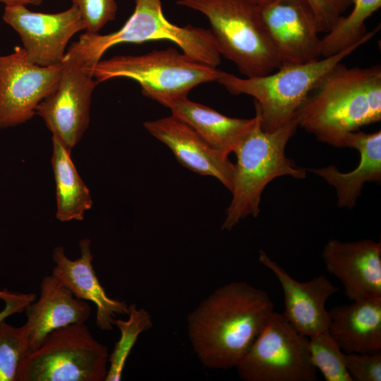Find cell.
Returning <instances> with one entry per match:
<instances>
[{
	"label": "cell",
	"mask_w": 381,
	"mask_h": 381,
	"mask_svg": "<svg viewBox=\"0 0 381 381\" xmlns=\"http://www.w3.org/2000/svg\"><path fill=\"white\" fill-rule=\"evenodd\" d=\"M273 312L263 289L244 282L225 284L188 315L192 348L206 368H236Z\"/></svg>",
	"instance_id": "cell-1"
},
{
	"label": "cell",
	"mask_w": 381,
	"mask_h": 381,
	"mask_svg": "<svg viewBox=\"0 0 381 381\" xmlns=\"http://www.w3.org/2000/svg\"><path fill=\"white\" fill-rule=\"evenodd\" d=\"M298 126L318 140L342 147L350 132L381 120V67H347L328 71L296 113Z\"/></svg>",
	"instance_id": "cell-2"
},
{
	"label": "cell",
	"mask_w": 381,
	"mask_h": 381,
	"mask_svg": "<svg viewBox=\"0 0 381 381\" xmlns=\"http://www.w3.org/2000/svg\"><path fill=\"white\" fill-rule=\"evenodd\" d=\"M255 116V123L234 151L236 163L232 199L222 226L224 230L232 229L248 216H258L262 193L275 178L287 175L301 179L306 176V169L298 167L285 155L286 144L298 126L296 116L270 132L262 128L257 110Z\"/></svg>",
	"instance_id": "cell-3"
},
{
	"label": "cell",
	"mask_w": 381,
	"mask_h": 381,
	"mask_svg": "<svg viewBox=\"0 0 381 381\" xmlns=\"http://www.w3.org/2000/svg\"><path fill=\"white\" fill-rule=\"evenodd\" d=\"M380 25L347 49L313 61L285 65L262 76L240 78L222 71L217 80L231 94L247 95L255 99L262 128L273 131L296 117L308 95L321 78L346 56L368 42Z\"/></svg>",
	"instance_id": "cell-4"
},
{
	"label": "cell",
	"mask_w": 381,
	"mask_h": 381,
	"mask_svg": "<svg viewBox=\"0 0 381 381\" xmlns=\"http://www.w3.org/2000/svg\"><path fill=\"white\" fill-rule=\"evenodd\" d=\"M179 6L202 13L221 56L232 61L247 78L277 70L278 56L254 0H178Z\"/></svg>",
	"instance_id": "cell-5"
},
{
	"label": "cell",
	"mask_w": 381,
	"mask_h": 381,
	"mask_svg": "<svg viewBox=\"0 0 381 381\" xmlns=\"http://www.w3.org/2000/svg\"><path fill=\"white\" fill-rule=\"evenodd\" d=\"M153 40L170 41L183 54L207 65L217 67L221 63L210 30L173 24L165 18L161 0H135L133 13L119 30L107 35L85 32L69 48L95 68L103 54L115 45Z\"/></svg>",
	"instance_id": "cell-6"
},
{
	"label": "cell",
	"mask_w": 381,
	"mask_h": 381,
	"mask_svg": "<svg viewBox=\"0 0 381 381\" xmlns=\"http://www.w3.org/2000/svg\"><path fill=\"white\" fill-rule=\"evenodd\" d=\"M222 71L168 48L100 60L94 68L93 76L97 83L118 78L133 80L141 87L143 95L169 108L187 97L198 85L217 82Z\"/></svg>",
	"instance_id": "cell-7"
},
{
	"label": "cell",
	"mask_w": 381,
	"mask_h": 381,
	"mask_svg": "<svg viewBox=\"0 0 381 381\" xmlns=\"http://www.w3.org/2000/svg\"><path fill=\"white\" fill-rule=\"evenodd\" d=\"M109 350L85 322L49 333L20 365L16 381H105Z\"/></svg>",
	"instance_id": "cell-8"
},
{
	"label": "cell",
	"mask_w": 381,
	"mask_h": 381,
	"mask_svg": "<svg viewBox=\"0 0 381 381\" xmlns=\"http://www.w3.org/2000/svg\"><path fill=\"white\" fill-rule=\"evenodd\" d=\"M245 381H315L308 337L273 312L236 367Z\"/></svg>",
	"instance_id": "cell-9"
},
{
	"label": "cell",
	"mask_w": 381,
	"mask_h": 381,
	"mask_svg": "<svg viewBox=\"0 0 381 381\" xmlns=\"http://www.w3.org/2000/svg\"><path fill=\"white\" fill-rule=\"evenodd\" d=\"M61 64L56 88L38 104L35 114L71 152L88 127L92 95L98 83L94 68L70 48Z\"/></svg>",
	"instance_id": "cell-10"
},
{
	"label": "cell",
	"mask_w": 381,
	"mask_h": 381,
	"mask_svg": "<svg viewBox=\"0 0 381 381\" xmlns=\"http://www.w3.org/2000/svg\"><path fill=\"white\" fill-rule=\"evenodd\" d=\"M62 64L40 66L23 48L0 56V129L26 122L38 104L56 88Z\"/></svg>",
	"instance_id": "cell-11"
},
{
	"label": "cell",
	"mask_w": 381,
	"mask_h": 381,
	"mask_svg": "<svg viewBox=\"0 0 381 381\" xmlns=\"http://www.w3.org/2000/svg\"><path fill=\"white\" fill-rule=\"evenodd\" d=\"M3 20L19 35L28 59L40 66L61 64L71 38L86 30L73 5L55 13L31 11L23 5L6 6Z\"/></svg>",
	"instance_id": "cell-12"
},
{
	"label": "cell",
	"mask_w": 381,
	"mask_h": 381,
	"mask_svg": "<svg viewBox=\"0 0 381 381\" xmlns=\"http://www.w3.org/2000/svg\"><path fill=\"white\" fill-rule=\"evenodd\" d=\"M260 8L279 67L320 59L321 38L303 0H274Z\"/></svg>",
	"instance_id": "cell-13"
},
{
	"label": "cell",
	"mask_w": 381,
	"mask_h": 381,
	"mask_svg": "<svg viewBox=\"0 0 381 381\" xmlns=\"http://www.w3.org/2000/svg\"><path fill=\"white\" fill-rule=\"evenodd\" d=\"M322 257L327 271L340 281L351 301L381 298L380 241L331 239Z\"/></svg>",
	"instance_id": "cell-14"
},
{
	"label": "cell",
	"mask_w": 381,
	"mask_h": 381,
	"mask_svg": "<svg viewBox=\"0 0 381 381\" xmlns=\"http://www.w3.org/2000/svg\"><path fill=\"white\" fill-rule=\"evenodd\" d=\"M259 261L278 279L284 298L283 315L291 325L307 337L328 331L325 303L338 287L323 274L308 282L297 281L262 250Z\"/></svg>",
	"instance_id": "cell-15"
},
{
	"label": "cell",
	"mask_w": 381,
	"mask_h": 381,
	"mask_svg": "<svg viewBox=\"0 0 381 381\" xmlns=\"http://www.w3.org/2000/svg\"><path fill=\"white\" fill-rule=\"evenodd\" d=\"M144 127L165 144L183 167L198 174L214 177L231 190L234 164L228 156L212 148L185 122L171 114L145 121Z\"/></svg>",
	"instance_id": "cell-16"
},
{
	"label": "cell",
	"mask_w": 381,
	"mask_h": 381,
	"mask_svg": "<svg viewBox=\"0 0 381 381\" xmlns=\"http://www.w3.org/2000/svg\"><path fill=\"white\" fill-rule=\"evenodd\" d=\"M25 310L27 319L22 327L28 355L51 332L73 323H85L91 307L87 301L76 298L52 274L42 279L39 298Z\"/></svg>",
	"instance_id": "cell-17"
},
{
	"label": "cell",
	"mask_w": 381,
	"mask_h": 381,
	"mask_svg": "<svg viewBox=\"0 0 381 381\" xmlns=\"http://www.w3.org/2000/svg\"><path fill=\"white\" fill-rule=\"evenodd\" d=\"M90 241L79 242L80 256L68 258L63 246H57L52 252L55 264L52 274L57 277L78 298L91 301L97 308L96 325L104 331L113 329L116 317L128 315L129 306L123 301L109 298L101 285L92 265L93 256Z\"/></svg>",
	"instance_id": "cell-18"
},
{
	"label": "cell",
	"mask_w": 381,
	"mask_h": 381,
	"mask_svg": "<svg viewBox=\"0 0 381 381\" xmlns=\"http://www.w3.org/2000/svg\"><path fill=\"white\" fill-rule=\"evenodd\" d=\"M328 312V332L343 352L381 351V298L351 301Z\"/></svg>",
	"instance_id": "cell-19"
},
{
	"label": "cell",
	"mask_w": 381,
	"mask_h": 381,
	"mask_svg": "<svg viewBox=\"0 0 381 381\" xmlns=\"http://www.w3.org/2000/svg\"><path fill=\"white\" fill-rule=\"evenodd\" d=\"M342 147L358 151L360 161L356 169L343 173L334 165H330L308 170L335 188L339 207L352 208L365 182L381 181V132H350L345 136Z\"/></svg>",
	"instance_id": "cell-20"
},
{
	"label": "cell",
	"mask_w": 381,
	"mask_h": 381,
	"mask_svg": "<svg viewBox=\"0 0 381 381\" xmlns=\"http://www.w3.org/2000/svg\"><path fill=\"white\" fill-rule=\"evenodd\" d=\"M171 114L192 128L207 144L229 156L251 128L256 116L251 119L232 118L220 114L188 97L172 103Z\"/></svg>",
	"instance_id": "cell-21"
},
{
	"label": "cell",
	"mask_w": 381,
	"mask_h": 381,
	"mask_svg": "<svg viewBox=\"0 0 381 381\" xmlns=\"http://www.w3.org/2000/svg\"><path fill=\"white\" fill-rule=\"evenodd\" d=\"M52 165L56 183V218L61 222L81 221L92 207L89 189L80 177L71 152L52 135Z\"/></svg>",
	"instance_id": "cell-22"
},
{
	"label": "cell",
	"mask_w": 381,
	"mask_h": 381,
	"mask_svg": "<svg viewBox=\"0 0 381 381\" xmlns=\"http://www.w3.org/2000/svg\"><path fill=\"white\" fill-rule=\"evenodd\" d=\"M348 16H343L320 40V56L334 55L362 40L367 34L365 20L381 6V0H352Z\"/></svg>",
	"instance_id": "cell-23"
},
{
	"label": "cell",
	"mask_w": 381,
	"mask_h": 381,
	"mask_svg": "<svg viewBox=\"0 0 381 381\" xmlns=\"http://www.w3.org/2000/svg\"><path fill=\"white\" fill-rule=\"evenodd\" d=\"M126 320L116 319L114 326L120 331V338L109 356V367L105 381H119L128 356L139 335L152 326L151 316L143 308L135 304L129 306Z\"/></svg>",
	"instance_id": "cell-24"
},
{
	"label": "cell",
	"mask_w": 381,
	"mask_h": 381,
	"mask_svg": "<svg viewBox=\"0 0 381 381\" xmlns=\"http://www.w3.org/2000/svg\"><path fill=\"white\" fill-rule=\"evenodd\" d=\"M310 359L326 381H353L345 364L344 352L328 331L308 337Z\"/></svg>",
	"instance_id": "cell-25"
},
{
	"label": "cell",
	"mask_w": 381,
	"mask_h": 381,
	"mask_svg": "<svg viewBox=\"0 0 381 381\" xmlns=\"http://www.w3.org/2000/svg\"><path fill=\"white\" fill-rule=\"evenodd\" d=\"M28 356L22 326L0 322V381H16L20 365Z\"/></svg>",
	"instance_id": "cell-26"
},
{
	"label": "cell",
	"mask_w": 381,
	"mask_h": 381,
	"mask_svg": "<svg viewBox=\"0 0 381 381\" xmlns=\"http://www.w3.org/2000/svg\"><path fill=\"white\" fill-rule=\"evenodd\" d=\"M86 25V32L97 33L116 15V0H71Z\"/></svg>",
	"instance_id": "cell-27"
},
{
	"label": "cell",
	"mask_w": 381,
	"mask_h": 381,
	"mask_svg": "<svg viewBox=\"0 0 381 381\" xmlns=\"http://www.w3.org/2000/svg\"><path fill=\"white\" fill-rule=\"evenodd\" d=\"M319 33H327L352 5V0H303Z\"/></svg>",
	"instance_id": "cell-28"
},
{
	"label": "cell",
	"mask_w": 381,
	"mask_h": 381,
	"mask_svg": "<svg viewBox=\"0 0 381 381\" xmlns=\"http://www.w3.org/2000/svg\"><path fill=\"white\" fill-rule=\"evenodd\" d=\"M344 359L353 381L381 380V351L375 353H344Z\"/></svg>",
	"instance_id": "cell-29"
},
{
	"label": "cell",
	"mask_w": 381,
	"mask_h": 381,
	"mask_svg": "<svg viewBox=\"0 0 381 381\" xmlns=\"http://www.w3.org/2000/svg\"><path fill=\"white\" fill-rule=\"evenodd\" d=\"M36 298L34 293H15L7 289H0V299L5 303V306L0 311V322L10 315L21 313Z\"/></svg>",
	"instance_id": "cell-30"
},
{
	"label": "cell",
	"mask_w": 381,
	"mask_h": 381,
	"mask_svg": "<svg viewBox=\"0 0 381 381\" xmlns=\"http://www.w3.org/2000/svg\"><path fill=\"white\" fill-rule=\"evenodd\" d=\"M42 1L43 0H0V2L5 4L6 6L40 5Z\"/></svg>",
	"instance_id": "cell-31"
},
{
	"label": "cell",
	"mask_w": 381,
	"mask_h": 381,
	"mask_svg": "<svg viewBox=\"0 0 381 381\" xmlns=\"http://www.w3.org/2000/svg\"><path fill=\"white\" fill-rule=\"evenodd\" d=\"M260 5H264L272 2L274 0H254Z\"/></svg>",
	"instance_id": "cell-32"
}]
</instances>
